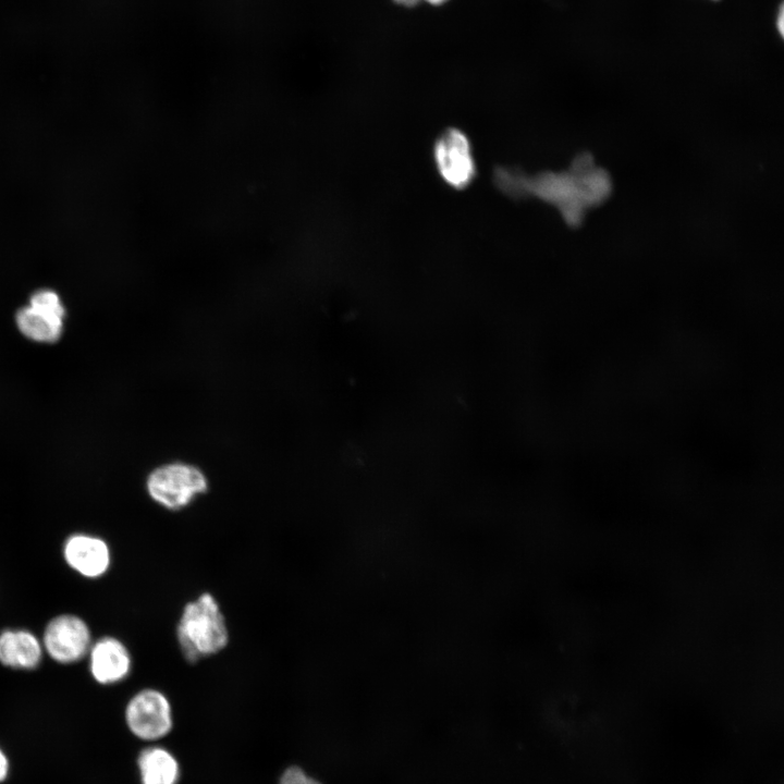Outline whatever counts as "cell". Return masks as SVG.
I'll return each instance as SVG.
<instances>
[{
    "mask_svg": "<svg viewBox=\"0 0 784 784\" xmlns=\"http://www.w3.org/2000/svg\"><path fill=\"white\" fill-rule=\"evenodd\" d=\"M175 633L181 653L188 663L217 654L229 644L225 617L209 592L184 605Z\"/></svg>",
    "mask_w": 784,
    "mask_h": 784,
    "instance_id": "6da1fadb",
    "label": "cell"
},
{
    "mask_svg": "<svg viewBox=\"0 0 784 784\" xmlns=\"http://www.w3.org/2000/svg\"><path fill=\"white\" fill-rule=\"evenodd\" d=\"M207 489V479L200 469L185 463L160 466L147 479V491L150 498L170 511L187 506Z\"/></svg>",
    "mask_w": 784,
    "mask_h": 784,
    "instance_id": "7a4b0ae2",
    "label": "cell"
},
{
    "mask_svg": "<svg viewBox=\"0 0 784 784\" xmlns=\"http://www.w3.org/2000/svg\"><path fill=\"white\" fill-rule=\"evenodd\" d=\"M125 722L133 735L143 740H157L173 726L171 703L158 689L136 693L125 708Z\"/></svg>",
    "mask_w": 784,
    "mask_h": 784,
    "instance_id": "3957f363",
    "label": "cell"
},
{
    "mask_svg": "<svg viewBox=\"0 0 784 784\" xmlns=\"http://www.w3.org/2000/svg\"><path fill=\"white\" fill-rule=\"evenodd\" d=\"M433 159L442 180L457 191L466 188L477 170L466 134L457 128L445 130L434 142Z\"/></svg>",
    "mask_w": 784,
    "mask_h": 784,
    "instance_id": "277c9868",
    "label": "cell"
},
{
    "mask_svg": "<svg viewBox=\"0 0 784 784\" xmlns=\"http://www.w3.org/2000/svg\"><path fill=\"white\" fill-rule=\"evenodd\" d=\"M90 640L88 625L73 614H60L50 620L42 637L49 657L65 664L81 660L89 651Z\"/></svg>",
    "mask_w": 784,
    "mask_h": 784,
    "instance_id": "5b68a950",
    "label": "cell"
},
{
    "mask_svg": "<svg viewBox=\"0 0 784 784\" xmlns=\"http://www.w3.org/2000/svg\"><path fill=\"white\" fill-rule=\"evenodd\" d=\"M68 565L87 578L103 575L110 566V550L101 538L75 534L68 538L63 547Z\"/></svg>",
    "mask_w": 784,
    "mask_h": 784,
    "instance_id": "8992f818",
    "label": "cell"
},
{
    "mask_svg": "<svg viewBox=\"0 0 784 784\" xmlns=\"http://www.w3.org/2000/svg\"><path fill=\"white\" fill-rule=\"evenodd\" d=\"M89 666L97 683L110 685L127 677L132 667V659L121 640L105 636L89 648Z\"/></svg>",
    "mask_w": 784,
    "mask_h": 784,
    "instance_id": "52a82bcc",
    "label": "cell"
},
{
    "mask_svg": "<svg viewBox=\"0 0 784 784\" xmlns=\"http://www.w3.org/2000/svg\"><path fill=\"white\" fill-rule=\"evenodd\" d=\"M42 658V645L27 629H4L0 634V662L15 670H34Z\"/></svg>",
    "mask_w": 784,
    "mask_h": 784,
    "instance_id": "ba28073f",
    "label": "cell"
},
{
    "mask_svg": "<svg viewBox=\"0 0 784 784\" xmlns=\"http://www.w3.org/2000/svg\"><path fill=\"white\" fill-rule=\"evenodd\" d=\"M64 315L30 305L21 308L16 314L19 330L28 339L52 343L61 336Z\"/></svg>",
    "mask_w": 784,
    "mask_h": 784,
    "instance_id": "9c48e42d",
    "label": "cell"
},
{
    "mask_svg": "<svg viewBox=\"0 0 784 784\" xmlns=\"http://www.w3.org/2000/svg\"><path fill=\"white\" fill-rule=\"evenodd\" d=\"M142 784H176L180 767L174 756L166 748H145L137 758Z\"/></svg>",
    "mask_w": 784,
    "mask_h": 784,
    "instance_id": "30bf717a",
    "label": "cell"
},
{
    "mask_svg": "<svg viewBox=\"0 0 784 784\" xmlns=\"http://www.w3.org/2000/svg\"><path fill=\"white\" fill-rule=\"evenodd\" d=\"M577 180L579 194L587 208L607 200L612 191L610 174L603 169L592 166L585 171H572Z\"/></svg>",
    "mask_w": 784,
    "mask_h": 784,
    "instance_id": "8fae6325",
    "label": "cell"
},
{
    "mask_svg": "<svg viewBox=\"0 0 784 784\" xmlns=\"http://www.w3.org/2000/svg\"><path fill=\"white\" fill-rule=\"evenodd\" d=\"M279 784H321L308 775L302 768L292 765L281 774Z\"/></svg>",
    "mask_w": 784,
    "mask_h": 784,
    "instance_id": "7c38bea8",
    "label": "cell"
},
{
    "mask_svg": "<svg viewBox=\"0 0 784 784\" xmlns=\"http://www.w3.org/2000/svg\"><path fill=\"white\" fill-rule=\"evenodd\" d=\"M9 772V761L4 752L0 748V782H2Z\"/></svg>",
    "mask_w": 784,
    "mask_h": 784,
    "instance_id": "4fadbf2b",
    "label": "cell"
},
{
    "mask_svg": "<svg viewBox=\"0 0 784 784\" xmlns=\"http://www.w3.org/2000/svg\"><path fill=\"white\" fill-rule=\"evenodd\" d=\"M783 21H784V13H783V5H781V7H780V10H779V14H777V22H776V24H777V29H779V33H780L781 36H783V34H784V29H783V28H784V23H783Z\"/></svg>",
    "mask_w": 784,
    "mask_h": 784,
    "instance_id": "5bb4252c",
    "label": "cell"
},
{
    "mask_svg": "<svg viewBox=\"0 0 784 784\" xmlns=\"http://www.w3.org/2000/svg\"><path fill=\"white\" fill-rule=\"evenodd\" d=\"M399 5H403L406 8L415 7L417 3H419V0H393Z\"/></svg>",
    "mask_w": 784,
    "mask_h": 784,
    "instance_id": "9a60e30c",
    "label": "cell"
},
{
    "mask_svg": "<svg viewBox=\"0 0 784 784\" xmlns=\"http://www.w3.org/2000/svg\"><path fill=\"white\" fill-rule=\"evenodd\" d=\"M420 1H425V2H427V3H429V4H431V5H441V4L445 3V2L449 1V0H419V2H420Z\"/></svg>",
    "mask_w": 784,
    "mask_h": 784,
    "instance_id": "2e32d148",
    "label": "cell"
}]
</instances>
